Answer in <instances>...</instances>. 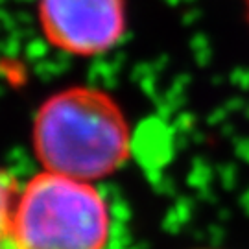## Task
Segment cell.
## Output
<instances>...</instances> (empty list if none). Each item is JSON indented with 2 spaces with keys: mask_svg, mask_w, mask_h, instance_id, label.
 Here are the masks:
<instances>
[{
  "mask_svg": "<svg viewBox=\"0 0 249 249\" xmlns=\"http://www.w3.org/2000/svg\"><path fill=\"white\" fill-rule=\"evenodd\" d=\"M111 211L92 181L41 170L18 187L13 249H106Z\"/></svg>",
  "mask_w": 249,
  "mask_h": 249,
  "instance_id": "7a4b0ae2",
  "label": "cell"
},
{
  "mask_svg": "<svg viewBox=\"0 0 249 249\" xmlns=\"http://www.w3.org/2000/svg\"><path fill=\"white\" fill-rule=\"evenodd\" d=\"M32 146L43 170L96 183L129 159L131 127L109 92L74 85L41 104Z\"/></svg>",
  "mask_w": 249,
  "mask_h": 249,
  "instance_id": "6da1fadb",
  "label": "cell"
},
{
  "mask_svg": "<svg viewBox=\"0 0 249 249\" xmlns=\"http://www.w3.org/2000/svg\"><path fill=\"white\" fill-rule=\"evenodd\" d=\"M18 194V185L6 170H0V249H13L11 220Z\"/></svg>",
  "mask_w": 249,
  "mask_h": 249,
  "instance_id": "277c9868",
  "label": "cell"
},
{
  "mask_svg": "<svg viewBox=\"0 0 249 249\" xmlns=\"http://www.w3.org/2000/svg\"><path fill=\"white\" fill-rule=\"evenodd\" d=\"M37 18L46 43L76 57L111 52L125 36V0H39Z\"/></svg>",
  "mask_w": 249,
  "mask_h": 249,
  "instance_id": "3957f363",
  "label": "cell"
}]
</instances>
